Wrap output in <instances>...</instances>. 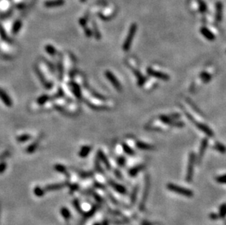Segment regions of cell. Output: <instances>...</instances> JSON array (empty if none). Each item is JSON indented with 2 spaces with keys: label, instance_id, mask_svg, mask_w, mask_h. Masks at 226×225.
Returning a JSON list of instances; mask_svg holds the SVG:
<instances>
[{
  "label": "cell",
  "instance_id": "obj_1",
  "mask_svg": "<svg viewBox=\"0 0 226 225\" xmlns=\"http://www.w3.org/2000/svg\"><path fill=\"white\" fill-rule=\"evenodd\" d=\"M167 189L171 191V192H174V193H177L178 195L187 197V198H192L193 196V192L183 187L177 185V184H168L167 185Z\"/></svg>",
  "mask_w": 226,
  "mask_h": 225
},
{
  "label": "cell",
  "instance_id": "obj_2",
  "mask_svg": "<svg viewBox=\"0 0 226 225\" xmlns=\"http://www.w3.org/2000/svg\"><path fill=\"white\" fill-rule=\"evenodd\" d=\"M137 31V25L136 24H132L131 25L130 30H129L128 34H127V38L125 39L124 45H123V50L124 51H128L130 49L131 45H132V40L135 38V33Z\"/></svg>",
  "mask_w": 226,
  "mask_h": 225
},
{
  "label": "cell",
  "instance_id": "obj_3",
  "mask_svg": "<svg viewBox=\"0 0 226 225\" xmlns=\"http://www.w3.org/2000/svg\"><path fill=\"white\" fill-rule=\"evenodd\" d=\"M195 162V155L193 152H191L189 156L187 170L186 174V181L188 183H190L193 181V174H194Z\"/></svg>",
  "mask_w": 226,
  "mask_h": 225
},
{
  "label": "cell",
  "instance_id": "obj_4",
  "mask_svg": "<svg viewBox=\"0 0 226 225\" xmlns=\"http://www.w3.org/2000/svg\"><path fill=\"white\" fill-rule=\"evenodd\" d=\"M186 115L188 116V119H189L192 122L194 123V124L196 126V127H197L199 130H201V131L205 133V134L207 136H209V137H214V132H213L212 130H211V128H209L208 126L204 124L200 123V122H197L196 121H195L190 115L188 114V113H186Z\"/></svg>",
  "mask_w": 226,
  "mask_h": 225
},
{
  "label": "cell",
  "instance_id": "obj_5",
  "mask_svg": "<svg viewBox=\"0 0 226 225\" xmlns=\"http://www.w3.org/2000/svg\"><path fill=\"white\" fill-rule=\"evenodd\" d=\"M149 188H150V178H149V175H146V177L145 178V186H144V189H143V192L142 200H141V203H140V205H139L140 210L142 211L144 210L145 205H146V200H147L148 196H149Z\"/></svg>",
  "mask_w": 226,
  "mask_h": 225
},
{
  "label": "cell",
  "instance_id": "obj_6",
  "mask_svg": "<svg viewBox=\"0 0 226 225\" xmlns=\"http://www.w3.org/2000/svg\"><path fill=\"white\" fill-rule=\"evenodd\" d=\"M160 119L162 122H163L166 124H168L173 126V127H182L185 126V124L182 122H176L174 120L171 116H165V115H162L160 116Z\"/></svg>",
  "mask_w": 226,
  "mask_h": 225
},
{
  "label": "cell",
  "instance_id": "obj_7",
  "mask_svg": "<svg viewBox=\"0 0 226 225\" xmlns=\"http://www.w3.org/2000/svg\"><path fill=\"white\" fill-rule=\"evenodd\" d=\"M147 73L149 75L152 76V77H156L157 79H160V80H168L170 79V76L167 74L164 73V72H160V71H156L155 69H153L152 68H148L147 69Z\"/></svg>",
  "mask_w": 226,
  "mask_h": 225
},
{
  "label": "cell",
  "instance_id": "obj_8",
  "mask_svg": "<svg viewBox=\"0 0 226 225\" xmlns=\"http://www.w3.org/2000/svg\"><path fill=\"white\" fill-rule=\"evenodd\" d=\"M105 74V76H106V77L108 78V80L109 81L112 83V85L116 88V89H117L118 91H120V90L121 89V84H120L118 79L115 77V75H113L111 72H110V71H106Z\"/></svg>",
  "mask_w": 226,
  "mask_h": 225
},
{
  "label": "cell",
  "instance_id": "obj_9",
  "mask_svg": "<svg viewBox=\"0 0 226 225\" xmlns=\"http://www.w3.org/2000/svg\"><path fill=\"white\" fill-rule=\"evenodd\" d=\"M201 33L202 34L203 36L204 37L206 40H210V41H212V40H215V36L214 34L211 32L210 30H209V29L206 27H202L201 29Z\"/></svg>",
  "mask_w": 226,
  "mask_h": 225
},
{
  "label": "cell",
  "instance_id": "obj_10",
  "mask_svg": "<svg viewBox=\"0 0 226 225\" xmlns=\"http://www.w3.org/2000/svg\"><path fill=\"white\" fill-rule=\"evenodd\" d=\"M208 139L207 138H204L203 139L201 144V148H200V150H199V156H198V160L200 162L201 160L202 159L204 153H205L206 150L207 146H208Z\"/></svg>",
  "mask_w": 226,
  "mask_h": 225
},
{
  "label": "cell",
  "instance_id": "obj_11",
  "mask_svg": "<svg viewBox=\"0 0 226 225\" xmlns=\"http://www.w3.org/2000/svg\"><path fill=\"white\" fill-rule=\"evenodd\" d=\"M68 185V183H61V184H49V185L46 186L45 188L46 191H55L58 190V189H62L63 187H66Z\"/></svg>",
  "mask_w": 226,
  "mask_h": 225
},
{
  "label": "cell",
  "instance_id": "obj_12",
  "mask_svg": "<svg viewBox=\"0 0 226 225\" xmlns=\"http://www.w3.org/2000/svg\"><path fill=\"white\" fill-rule=\"evenodd\" d=\"M0 98H1V101L7 105V107H11L12 105V100H10V98L9 97V96L4 92L3 90H1L0 88Z\"/></svg>",
  "mask_w": 226,
  "mask_h": 225
},
{
  "label": "cell",
  "instance_id": "obj_13",
  "mask_svg": "<svg viewBox=\"0 0 226 225\" xmlns=\"http://www.w3.org/2000/svg\"><path fill=\"white\" fill-rule=\"evenodd\" d=\"M65 4V0H50L45 3V6L47 7H56L62 6Z\"/></svg>",
  "mask_w": 226,
  "mask_h": 225
},
{
  "label": "cell",
  "instance_id": "obj_14",
  "mask_svg": "<svg viewBox=\"0 0 226 225\" xmlns=\"http://www.w3.org/2000/svg\"><path fill=\"white\" fill-rule=\"evenodd\" d=\"M109 182H110V186L113 187V189H114L116 192H119V193L121 194V195H125V194L127 193V190H126L125 187H124L120 185V184H116V183H115L114 181H110Z\"/></svg>",
  "mask_w": 226,
  "mask_h": 225
},
{
  "label": "cell",
  "instance_id": "obj_15",
  "mask_svg": "<svg viewBox=\"0 0 226 225\" xmlns=\"http://www.w3.org/2000/svg\"><path fill=\"white\" fill-rule=\"evenodd\" d=\"M222 4L219 1H218L216 4V20L219 22V21H222Z\"/></svg>",
  "mask_w": 226,
  "mask_h": 225
},
{
  "label": "cell",
  "instance_id": "obj_16",
  "mask_svg": "<svg viewBox=\"0 0 226 225\" xmlns=\"http://www.w3.org/2000/svg\"><path fill=\"white\" fill-rule=\"evenodd\" d=\"M136 146L140 149L144 150H151L155 149V146H153V145H149V144L146 143L141 142V141H138L136 143Z\"/></svg>",
  "mask_w": 226,
  "mask_h": 225
},
{
  "label": "cell",
  "instance_id": "obj_17",
  "mask_svg": "<svg viewBox=\"0 0 226 225\" xmlns=\"http://www.w3.org/2000/svg\"><path fill=\"white\" fill-rule=\"evenodd\" d=\"M145 168V166L143 164H140V165L136 166V167H134L133 168H132L129 172L130 175L132 177H135V175L138 174L139 172L142 171L143 169Z\"/></svg>",
  "mask_w": 226,
  "mask_h": 225
},
{
  "label": "cell",
  "instance_id": "obj_18",
  "mask_svg": "<svg viewBox=\"0 0 226 225\" xmlns=\"http://www.w3.org/2000/svg\"><path fill=\"white\" fill-rule=\"evenodd\" d=\"M98 156H99L100 159H101V160L102 161V162L105 164V167H107L108 170H110V163H109L108 160L106 156H105V154L103 153V152L102 151V150H98Z\"/></svg>",
  "mask_w": 226,
  "mask_h": 225
},
{
  "label": "cell",
  "instance_id": "obj_19",
  "mask_svg": "<svg viewBox=\"0 0 226 225\" xmlns=\"http://www.w3.org/2000/svg\"><path fill=\"white\" fill-rule=\"evenodd\" d=\"M70 85L72 87V90H73V93H74L75 95L76 96V97L81 98V88L79 87L78 85L76 83H72Z\"/></svg>",
  "mask_w": 226,
  "mask_h": 225
},
{
  "label": "cell",
  "instance_id": "obj_20",
  "mask_svg": "<svg viewBox=\"0 0 226 225\" xmlns=\"http://www.w3.org/2000/svg\"><path fill=\"white\" fill-rule=\"evenodd\" d=\"M91 149L92 148L90 146H86H86H84L83 148L81 149L80 151H79V156L82 158L86 157V156L89 155V153Z\"/></svg>",
  "mask_w": 226,
  "mask_h": 225
},
{
  "label": "cell",
  "instance_id": "obj_21",
  "mask_svg": "<svg viewBox=\"0 0 226 225\" xmlns=\"http://www.w3.org/2000/svg\"><path fill=\"white\" fill-rule=\"evenodd\" d=\"M214 148L221 153H226V147L223 144L220 143H215V145H214Z\"/></svg>",
  "mask_w": 226,
  "mask_h": 225
},
{
  "label": "cell",
  "instance_id": "obj_22",
  "mask_svg": "<svg viewBox=\"0 0 226 225\" xmlns=\"http://www.w3.org/2000/svg\"><path fill=\"white\" fill-rule=\"evenodd\" d=\"M138 187L136 186L135 188H134L133 191L132 192V195H131V198H130V201L132 204H135V201H136L137 199V195H138Z\"/></svg>",
  "mask_w": 226,
  "mask_h": 225
},
{
  "label": "cell",
  "instance_id": "obj_23",
  "mask_svg": "<svg viewBox=\"0 0 226 225\" xmlns=\"http://www.w3.org/2000/svg\"><path fill=\"white\" fill-rule=\"evenodd\" d=\"M21 27V21H16L15 23H14L13 26H12V33L14 35L18 33L19 32L20 29Z\"/></svg>",
  "mask_w": 226,
  "mask_h": 225
},
{
  "label": "cell",
  "instance_id": "obj_24",
  "mask_svg": "<svg viewBox=\"0 0 226 225\" xmlns=\"http://www.w3.org/2000/svg\"><path fill=\"white\" fill-rule=\"evenodd\" d=\"M61 213H62L63 218H65V219H69L70 218V212L66 208H62V210H61Z\"/></svg>",
  "mask_w": 226,
  "mask_h": 225
},
{
  "label": "cell",
  "instance_id": "obj_25",
  "mask_svg": "<svg viewBox=\"0 0 226 225\" xmlns=\"http://www.w3.org/2000/svg\"><path fill=\"white\" fill-rule=\"evenodd\" d=\"M122 147H123V150H124V151L126 153H127V154L133 155L134 153H135V152L133 151V150H132L128 145H127V144L123 143Z\"/></svg>",
  "mask_w": 226,
  "mask_h": 225
},
{
  "label": "cell",
  "instance_id": "obj_26",
  "mask_svg": "<svg viewBox=\"0 0 226 225\" xmlns=\"http://www.w3.org/2000/svg\"><path fill=\"white\" fill-rule=\"evenodd\" d=\"M54 168H55V170H57V171L60 172V173L68 175V172H67L66 168H65V167H64L63 165H61V164H56Z\"/></svg>",
  "mask_w": 226,
  "mask_h": 225
},
{
  "label": "cell",
  "instance_id": "obj_27",
  "mask_svg": "<svg viewBox=\"0 0 226 225\" xmlns=\"http://www.w3.org/2000/svg\"><path fill=\"white\" fill-rule=\"evenodd\" d=\"M226 216V204H223L221 205L220 208H219V218H225Z\"/></svg>",
  "mask_w": 226,
  "mask_h": 225
},
{
  "label": "cell",
  "instance_id": "obj_28",
  "mask_svg": "<svg viewBox=\"0 0 226 225\" xmlns=\"http://www.w3.org/2000/svg\"><path fill=\"white\" fill-rule=\"evenodd\" d=\"M31 135H23L19 136V137H17V140L20 143L26 142V141L29 140L31 139Z\"/></svg>",
  "mask_w": 226,
  "mask_h": 225
},
{
  "label": "cell",
  "instance_id": "obj_29",
  "mask_svg": "<svg viewBox=\"0 0 226 225\" xmlns=\"http://www.w3.org/2000/svg\"><path fill=\"white\" fill-rule=\"evenodd\" d=\"M46 51H47V53L48 54H50L51 56H54L56 54V50L54 48V46H51V45H48V46H46L45 48Z\"/></svg>",
  "mask_w": 226,
  "mask_h": 225
},
{
  "label": "cell",
  "instance_id": "obj_30",
  "mask_svg": "<svg viewBox=\"0 0 226 225\" xmlns=\"http://www.w3.org/2000/svg\"><path fill=\"white\" fill-rule=\"evenodd\" d=\"M48 100H49V97H48V96L43 95L37 99V103H38L39 105H43V104L46 103V102H48Z\"/></svg>",
  "mask_w": 226,
  "mask_h": 225
},
{
  "label": "cell",
  "instance_id": "obj_31",
  "mask_svg": "<svg viewBox=\"0 0 226 225\" xmlns=\"http://www.w3.org/2000/svg\"><path fill=\"white\" fill-rule=\"evenodd\" d=\"M201 77L203 81L205 82V83H207V82L211 80V75H209V73H207V72H203L201 75Z\"/></svg>",
  "mask_w": 226,
  "mask_h": 225
},
{
  "label": "cell",
  "instance_id": "obj_32",
  "mask_svg": "<svg viewBox=\"0 0 226 225\" xmlns=\"http://www.w3.org/2000/svg\"><path fill=\"white\" fill-rule=\"evenodd\" d=\"M78 173L80 175V177L83 178H89V177H92L93 175L92 172H82V171H78Z\"/></svg>",
  "mask_w": 226,
  "mask_h": 225
},
{
  "label": "cell",
  "instance_id": "obj_33",
  "mask_svg": "<svg viewBox=\"0 0 226 225\" xmlns=\"http://www.w3.org/2000/svg\"><path fill=\"white\" fill-rule=\"evenodd\" d=\"M37 148V143H34L31 144V145H29V147L27 148L26 151H27L29 153H32V152L35 151Z\"/></svg>",
  "mask_w": 226,
  "mask_h": 225
},
{
  "label": "cell",
  "instance_id": "obj_34",
  "mask_svg": "<svg viewBox=\"0 0 226 225\" xmlns=\"http://www.w3.org/2000/svg\"><path fill=\"white\" fill-rule=\"evenodd\" d=\"M216 181L219 184H226V175H220L216 178Z\"/></svg>",
  "mask_w": 226,
  "mask_h": 225
},
{
  "label": "cell",
  "instance_id": "obj_35",
  "mask_svg": "<svg viewBox=\"0 0 226 225\" xmlns=\"http://www.w3.org/2000/svg\"><path fill=\"white\" fill-rule=\"evenodd\" d=\"M34 192H35V195L38 197H41V196H43V195H44V191H43V189H40V188L38 187L35 188V190H34Z\"/></svg>",
  "mask_w": 226,
  "mask_h": 225
},
{
  "label": "cell",
  "instance_id": "obj_36",
  "mask_svg": "<svg viewBox=\"0 0 226 225\" xmlns=\"http://www.w3.org/2000/svg\"><path fill=\"white\" fill-rule=\"evenodd\" d=\"M199 5H200V11L203 13L206 10V5L205 2L201 1V0H199Z\"/></svg>",
  "mask_w": 226,
  "mask_h": 225
},
{
  "label": "cell",
  "instance_id": "obj_37",
  "mask_svg": "<svg viewBox=\"0 0 226 225\" xmlns=\"http://www.w3.org/2000/svg\"><path fill=\"white\" fill-rule=\"evenodd\" d=\"M118 161V163H119V164L120 166H121V167H124V164H125V158L124 157V156H120V157H119V159H117Z\"/></svg>",
  "mask_w": 226,
  "mask_h": 225
},
{
  "label": "cell",
  "instance_id": "obj_38",
  "mask_svg": "<svg viewBox=\"0 0 226 225\" xmlns=\"http://www.w3.org/2000/svg\"><path fill=\"white\" fill-rule=\"evenodd\" d=\"M73 204H74L75 208H76L77 209L78 211V212H80V213L82 212V209L81 208L80 204H79V202L77 200H74V202H73Z\"/></svg>",
  "mask_w": 226,
  "mask_h": 225
},
{
  "label": "cell",
  "instance_id": "obj_39",
  "mask_svg": "<svg viewBox=\"0 0 226 225\" xmlns=\"http://www.w3.org/2000/svg\"><path fill=\"white\" fill-rule=\"evenodd\" d=\"M94 33L97 39H100V33L97 30V28L95 24H94Z\"/></svg>",
  "mask_w": 226,
  "mask_h": 225
},
{
  "label": "cell",
  "instance_id": "obj_40",
  "mask_svg": "<svg viewBox=\"0 0 226 225\" xmlns=\"http://www.w3.org/2000/svg\"><path fill=\"white\" fill-rule=\"evenodd\" d=\"M0 34H1V38L4 39V40H7V35H6L5 32H4V29H3V28L1 27V26H0Z\"/></svg>",
  "mask_w": 226,
  "mask_h": 225
},
{
  "label": "cell",
  "instance_id": "obj_41",
  "mask_svg": "<svg viewBox=\"0 0 226 225\" xmlns=\"http://www.w3.org/2000/svg\"><path fill=\"white\" fill-rule=\"evenodd\" d=\"M59 72H60V78L62 80V76H63V67H62V64L60 63V64H59Z\"/></svg>",
  "mask_w": 226,
  "mask_h": 225
},
{
  "label": "cell",
  "instance_id": "obj_42",
  "mask_svg": "<svg viewBox=\"0 0 226 225\" xmlns=\"http://www.w3.org/2000/svg\"><path fill=\"white\" fill-rule=\"evenodd\" d=\"M84 32H85V34L86 35V37H88V38H91L92 35L93 34V32H92V30H90V29H88V28H85Z\"/></svg>",
  "mask_w": 226,
  "mask_h": 225
},
{
  "label": "cell",
  "instance_id": "obj_43",
  "mask_svg": "<svg viewBox=\"0 0 226 225\" xmlns=\"http://www.w3.org/2000/svg\"><path fill=\"white\" fill-rule=\"evenodd\" d=\"M6 167H7L6 163H1V164H0V173H3V172L5 170Z\"/></svg>",
  "mask_w": 226,
  "mask_h": 225
},
{
  "label": "cell",
  "instance_id": "obj_44",
  "mask_svg": "<svg viewBox=\"0 0 226 225\" xmlns=\"http://www.w3.org/2000/svg\"><path fill=\"white\" fill-rule=\"evenodd\" d=\"M209 216H210V218H211V219H213V220L218 219V218H219V215H217V214H216V213H212L210 214Z\"/></svg>",
  "mask_w": 226,
  "mask_h": 225
},
{
  "label": "cell",
  "instance_id": "obj_45",
  "mask_svg": "<svg viewBox=\"0 0 226 225\" xmlns=\"http://www.w3.org/2000/svg\"><path fill=\"white\" fill-rule=\"evenodd\" d=\"M78 186L77 184H73V185H72L70 187V192H75V191L78 190Z\"/></svg>",
  "mask_w": 226,
  "mask_h": 225
},
{
  "label": "cell",
  "instance_id": "obj_46",
  "mask_svg": "<svg viewBox=\"0 0 226 225\" xmlns=\"http://www.w3.org/2000/svg\"><path fill=\"white\" fill-rule=\"evenodd\" d=\"M80 24L81 26H85L86 24V20L85 18H81V19L80 20Z\"/></svg>",
  "mask_w": 226,
  "mask_h": 225
},
{
  "label": "cell",
  "instance_id": "obj_47",
  "mask_svg": "<svg viewBox=\"0 0 226 225\" xmlns=\"http://www.w3.org/2000/svg\"><path fill=\"white\" fill-rule=\"evenodd\" d=\"M116 170V171H115V174H116V175L118 177V178H120V179H121V173H120V172H119L118 170Z\"/></svg>",
  "mask_w": 226,
  "mask_h": 225
},
{
  "label": "cell",
  "instance_id": "obj_48",
  "mask_svg": "<svg viewBox=\"0 0 226 225\" xmlns=\"http://www.w3.org/2000/svg\"><path fill=\"white\" fill-rule=\"evenodd\" d=\"M142 225H154V224L150 222H147V221H143Z\"/></svg>",
  "mask_w": 226,
  "mask_h": 225
},
{
  "label": "cell",
  "instance_id": "obj_49",
  "mask_svg": "<svg viewBox=\"0 0 226 225\" xmlns=\"http://www.w3.org/2000/svg\"><path fill=\"white\" fill-rule=\"evenodd\" d=\"M80 1H81V2H85V1H86V0H80Z\"/></svg>",
  "mask_w": 226,
  "mask_h": 225
},
{
  "label": "cell",
  "instance_id": "obj_50",
  "mask_svg": "<svg viewBox=\"0 0 226 225\" xmlns=\"http://www.w3.org/2000/svg\"><path fill=\"white\" fill-rule=\"evenodd\" d=\"M94 225H100L99 224H94Z\"/></svg>",
  "mask_w": 226,
  "mask_h": 225
},
{
  "label": "cell",
  "instance_id": "obj_51",
  "mask_svg": "<svg viewBox=\"0 0 226 225\" xmlns=\"http://www.w3.org/2000/svg\"><path fill=\"white\" fill-rule=\"evenodd\" d=\"M225 224H226V222H225Z\"/></svg>",
  "mask_w": 226,
  "mask_h": 225
}]
</instances>
